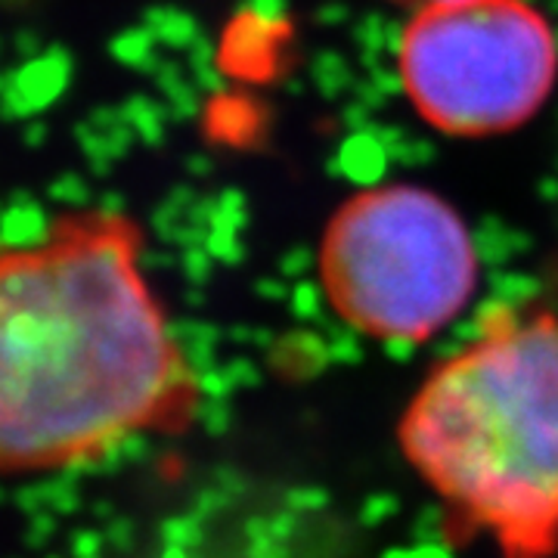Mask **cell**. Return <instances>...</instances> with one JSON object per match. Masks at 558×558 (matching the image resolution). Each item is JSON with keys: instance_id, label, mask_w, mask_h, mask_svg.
Returning a JSON list of instances; mask_svg holds the SVG:
<instances>
[{"instance_id": "5", "label": "cell", "mask_w": 558, "mask_h": 558, "mask_svg": "<svg viewBox=\"0 0 558 558\" xmlns=\"http://www.w3.org/2000/svg\"><path fill=\"white\" fill-rule=\"evenodd\" d=\"M403 3H413V10H416V7H422V3H428V0H403Z\"/></svg>"}, {"instance_id": "3", "label": "cell", "mask_w": 558, "mask_h": 558, "mask_svg": "<svg viewBox=\"0 0 558 558\" xmlns=\"http://www.w3.org/2000/svg\"><path fill=\"white\" fill-rule=\"evenodd\" d=\"M475 236L450 202L416 183H381L344 199L319 240V286L351 329L422 344L478 292Z\"/></svg>"}, {"instance_id": "1", "label": "cell", "mask_w": 558, "mask_h": 558, "mask_svg": "<svg viewBox=\"0 0 558 558\" xmlns=\"http://www.w3.org/2000/svg\"><path fill=\"white\" fill-rule=\"evenodd\" d=\"M199 376L116 205H75L0 233V475L100 462L199 410Z\"/></svg>"}, {"instance_id": "2", "label": "cell", "mask_w": 558, "mask_h": 558, "mask_svg": "<svg viewBox=\"0 0 558 558\" xmlns=\"http://www.w3.org/2000/svg\"><path fill=\"white\" fill-rule=\"evenodd\" d=\"M400 450L457 537L502 558L558 553V311L490 307L418 385Z\"/></svg>"}, {"instance_id": "4", "label": "cell", "mask_w": 558, "mask_h": 558, "mask_svg": "<svg viewBox=\"0 0 558 558\" xmlns=\"http://www.w3.org/2000/svg\"><path fill=\"white\" fill-rule=\"evenodd\" d=\"M398 81L447 137H502L558 87V32L531 0H428L398 38Z\"/></svg>"}]
</instances>
